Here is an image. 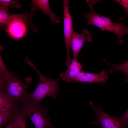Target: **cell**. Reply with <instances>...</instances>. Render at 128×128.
I'll return each mask as SVG.
<instances>
[{"label": "cell", "mask_w": 128, "mask_h": 128, "mask_svg": "<svg viewBox=\"0 0 128 128\" xmlns=\"http://www.w3.org/2000/svg\"><path fill=\"white\" fill-rule=\"evenodd\" d=\"M67 67L65 72L60 74V76L63 80L66 82H72L78 74L82 71V66L77 59H73Z\"/></svg>", "instance_id": "cell-10"}, {"label": "cell", "mask_w": 128, "mask_h": 128, "mask_svg": "<svg viewBox=\"0 0 128 128\" xmlns=\"http://www.w3.org/2000/svg\"><path fill=\"white\" fill-rule=\"evenodd\" d=\"M13 117L9 122L8 123L7 125L4 128H14Z\"/></svg>", "instance_id": "cell-20"}, {"label": "cell", "mask_w": 128, "mask_h": 128, "mask_svg": "<svg viewBox=\"0 0 128 128\" xmlns=\"http://www.w3.org/2000/svg\"><path fill=\"white\" fill-rule=\"evenodd\" d=\"M18 108L25 111L35 128H55L48 116V107L35 103L26 96L20 102Z\"/></svg>", "instance_id": "cell-2"}, {"label": "cell", "mask_w": 128, "mask_h": 128, "mask_svg": "<svg viewBox=\"0 0 128 128\" xmlns=\"http://www.w3.org/2000/svg\"><path fill=\"white\" fill-rule=\"evenodd\" d=\"M0 5L5 7L8 8H13L19 9L22 8L21 5L17 0H0Z\"/></svg>", "instance_id": "cell-16"}, {"label": "cell", "mask_w": 128, "mask_h": 128, "mask_svg": "<svg viewBox=\"0 0 128 128\" xmlns=\"http://www.w3.org/2000/svg\"><path fill=\"white\" fill-rule=\"evenodd\" d=\"M99 0H87L90 8L89 12L87 14L83 13V16L87 20V25L92 24L100 28L101 31H107L113 32L117 36V41L119 44L124 42V36L128 34V27L123 24V18L121 17L119 23H116L113 22L109 17L101 15L96 13L94 10V6Z\"/></svg>", "instance_id": "cell-1"}, {"label": "cell", "mask_w": 128, "mask_h": 128, "mask_svg": "<svg viewBox=\"0 0 128 128\" xmlns=\"http://www.w3.org/2000/svg\"><path fill=\"white\" fill-rule=\"evenodd\" d=\"M19 104L3 92L0 91V111L18 108Z\"/></svg>", "instance_id": "cell-11"}, {"label": "cell", "mask_w": 128, "mask_h": 128, "mask_svg": "<svg viewBox=\"0 0 128 128\" xmlns=\"http://www.w3.org/2000/svg\"><path fill=\"white\" fill-rule=\"evenodd\" d=\"M108 79L107 73L104 70L96 74L86 73L82 70L78 74L72 82L97 83L102 84L105 82Z\"/></svg>", "instance_id": "cell-8"}, {"label": "cell", "mask_w": 128, "mask_h": 128, "mask_svg": "<svg viewBox=\"0 0 128 128\" xmlns=\"http://www.w3.org/2000/svg\"><path fill=\"white\" fill-rule=\"evenodd\" d=\"M13 74L9 71L4 64L0 55V77L5 78L9 77Z\"/></svg>", "instance_id": "cell-17"}, {"label": "cell", "mask_w": 128, "mask_h": 128, "mask_svg": "<svg viewBox=\"0 0 128 128\" xmlns=\"http://www.w3.org/2000/svg\"><path fill=\"white\" fill-rule=\"evenodd\" d=\"M63 5L64 8L63 27L65 41L67 51L66 59L65 63L67 67L73 59L70 53V40L73 31V18L69 11L68 4L69 1L63 0Z\"/></svg>", "instance_id": "cell-6"}, {"label": "cell", "mask_w": 128, "mask_h": 128, "mask_svg": "<svg viewBox=\"0 0 128 128\" xmlns=\"http://www.w3.org/2000/svg\"><path fill=\"white\" fill-rule=\"evenodd\" d=\"M88 102L96 116V119L90 123L96 125L100 124L102 127L101 128H128V124L124 122L120 117L109 115L103 110L101 106H95L91 101Z\"/></svg>", "instance_id": "cell-5"}, {"label": "cell", "mask_w": 128, "mask_h": 128, "mask_svg": "<svg viewBox=\"0 0 128 128\" xmlns=\"http://www.w3.org/2000/svg\"><path fill=\"white\" fill-rule=\"evenodd\" d=\"M32 81L30 77L23 82L14 74L8 78H0V91L4 92L19 104L28 94L27 89Z\"/></svg>", "instance_id": "cell-4"}, {"label": "cell", "mask_w": 128, "mask_h": 128, "mask_svg": "<svg viewBox=\"0 0 128 128\" xmlns=\"http://www.w3.org/2000/svg\"><path fill=\"white\" fill-rule=\"evenodd\" d=\"M103 61L106 64L112 66V68L109 70L110 73L119 71L122 72L125 74V81L128 82V60L123 63L117 65L111 64L105 59Z\"/></svg>", "instance_id": "cell-14"}, {"label": "cell", "mask_w": 128, "mask_h": 128, "mask_svg": "<svg viewBox=\"0 0 128 128\" xmlns=\"http://www.w3.org/2000/svg\"><path fill=\"white\" fill-rule=\"evenodd\" d=\"M32 1L30 15H33V13L35 12L37 9H39L41 10L43 13L47 14L49 16L53 23H59L61 22L50 8L49 0H33Z\"/></svg>", "instance_id": "cell-9"}, {"label": "cell", "mask_w": 128, "mask_h": 128, "mask_svg": "<svg viewBox=\"0 0 128 128\" xmlns=\"http://www.w3.org/2000/svg\"><path fill=\"white\" fill-rule=\"evenodd\" d=\"M25 24L20 21H14L10 24L5 31L15 38H20L23 36L25 32Z\"/></svg>", "instance_id": "cell-12"}, {"label": "cell", "mask_w": 128, "mask_h": 128, "mask_svg": "<svg viewBox=\"0 0 128 128\" xmlns=\"http://www.w3.org/2000/svg\"><path fill=\"white\" fill-rule=\"evenodd\" d=\"M127 27H128V25H127Z\"/></svg>", "instance_id": "cell-21"}, {"label": "cell", "mask_w": 128, "mask_h": 128, "mask_svg": "<svg viewBox=\"0 0 128 128\" xmlns=\"http://www.w3.org/2000/svg\"><path fill=\"white\" fill-rule=\"evenodd\" d=\"M114 1L119 3L123 7L128 16V0H116Z\"/></svg>", "instance_id": "cell-18"}, {"label": "cell", "mask_w": 128, "mask_h": 128, "mask_svg": "<svg viewBox=\"0 0 128 128\" xmlns=\"http://www.w3.org/2000/svg\"><path fill=\"white\" fill-rule=\"evenodd\" d=\"M24 61L35 69L39 77L38 84L34 91L30 94L28 93L26 96L37 103H40L44 99L49 96L56 99V93L60 91L59 79H50L43 75L27 57L25 58Z\"/></svg>", "instance_id": "cell-3"}, {"label": "cell", "mask_w": 128, "mask_h": 128, "mask_svg": "<svg viewBox=\"0 0 128 128\" xmlns=\"http://www.w3.org/2000/svg\"><path fill=\"white\" fill-rule=\"evenodd\" d=\"M120 117L122 120L124 122L128 124V108L127 110L126 111L124 115Z\"/></svg>", "instance_id": "cell-19"}, {"label": "cell", "mask_w": 128, "mask_h": 128, "mask_svg": "<svg viewBox=\"0 0 128 128\" xmlns=\"http://www.w3.org/2000/svg\"><path fill=\"white\" fill-rule=\"evenodd\" d=\"M26 117L24 110L19 108L17 109L13 117L14 128H26Z\"/></svg>", "instance_id": "cell-13"}, {"label": "cell", "mask_w": 128, "mask_h": 128, "mask_svg": "<svg viewBox=\"0 0 128 128\" xmlns=\"http://www.w3.org/2000/svg\"><path fill=\"white\" fill-rule=\"evenodd\" d=\"M92 35L88 30L84 29L81 34L77 33L74 30L71 37L70 45L73 59H77L78 55L86 41H91Z\"/></svg>", "instance_id": "cell-7"}, {"label": "cell", "mask_w": 128, "mask_h": 128, "mask_svg": "<svg viewBox=\"0 0 128 128\" xmlns=\"http://www.w3.org/2000/svg\"><path fill=\"white\" fill-rule=\"evenodd\" d=\"M17 109L0 111V128L9 122Z\"/></svg>", "instance_id": "cell-15"}]
</instances>
